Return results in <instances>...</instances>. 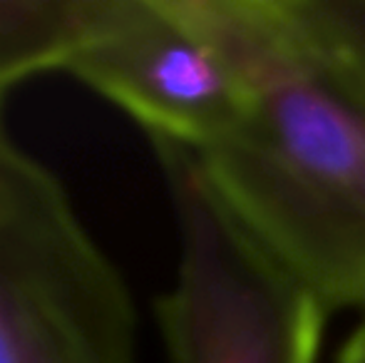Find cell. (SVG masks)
Listing matches in <instances>:
<instances>
[{"mask_svg":"<svg viewBox=\"0 0 365 363\" xmlns=\"http://www.w3.org/2000/svg\"><path fill=\"white\" fill-rule=\"evenodd\" d=\"M0 363H137L125 276L0 117Z\"/></svg>","mask_w":365,"mask_h":363,"instance_id":"3","label":"cell"},{"mask_svg":"<svg viewBox=\"0 0 365 363\" xmlns=\"http://www.w3.org/2000/svg\"><path fill=\"white\" fill-rule=\"evenodd\" d=\"M82 13L85 0H0V105L30 75L63 70Z\"/></svg>","mask_w":365,"mask_h":363,"instance_id":"5","label":"cell"},{"mask_svg":"<svg viewBox=\"0 0 365 363\" xmlns=\"http://www.w3.org/2000/svg\"><path fill=\"white\" fill-rule=\"evenodd\" d=\"M179 239L157 301L169 363H321L331 311L231 212L197 152L149 140Z\"/></svg>","mask_w":365,"mask_h":363,"instance_id":"2","label":"cell"},{"mask_svg":"<svg viewBox=\"0 0 365 363\" xmlns=\"http://www.w3.org/2000/svg\"><path fill=\"white\" fill-rule=\"evenodd\" d=\"M333 363H365V314L333 356Z\"/></svg>","mask_w":365,"mask_h":363,"instance_id":"6","label":"cell"},{"mask_svg":"<svg viewBox=\"0 0 365 363\" xmlns=\"http://www.w3.org/2000/svg\"><path fill=\"white\" fill-rule=\"evenodd\" d=\"M172 3L239 97L207 177L331 314H365V0Z\"/></svg>","mask_w":365,"mask_h":363,"instance_id":"1","label":"cell"},{"mask_svg":"<svg viewBox=\"0 0 365 363\" xmlns=\"http://www.w3.org/2000/svg\"><path fill=\"white\" fill-rule=\"evenodd\" d=\"M63 70L100 92L149 140L202 152L236 120L229 75L172 0H85Z\"/></svg>","mask_w":365,"mask_h":363,"instance_id":"4","label":"cell"}]
</instances>
